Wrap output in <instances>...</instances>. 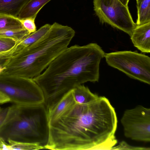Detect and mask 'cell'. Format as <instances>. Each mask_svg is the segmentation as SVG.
I'll return each mask as SVG.
<instances>
[{"mask_svg":"<svg viewBox=\"0 0 150 150\" xmlns=\"http://www.w3.org/2000/svg\"><path fill=\"white\" fill-rule=\"evenodd\" d=\"M115 109L109 100L99 96L86 104L76 103L49 122L45 149L58 150H110L117 142Z\"/></svg>","mask_w":150,"mask_h":150,"instance_id":"6da1fadb","label":"cell"},{"mask_svg":"<svg viewBox=\"0 0 150 150\" xmlns=\"http://www.w3.org/2000/svg\"><path fill=\"white\" fill-rule=\"evenodd\" d=\"M105 54L96 43L68 47L33 79L42 91L48 113L75 87L98 81L100 64Z\"/></svg>","mask_w":150,"mask_h":150,"instance_id":"7a4b0ae2","label":"cell"},{"mask_svg":"<svg viewBox=\"0 0 150 150\" xmlns=\"http://www.w3.org/2000/svg\"><path fill=\"white\" fill-rule=\"evenodd\" d=\"M75 34L71 27L54 23L38 40L14 54L0 75L37 77L68 47Z\"/></svg>","mask_w":150,"mask_h":150,"instance_id":"3957f363","label":"cell"},{"mask_svg":"<svg viewBox=\"0 0 150 150\" xmlns=\"http://www.w3.org/2000/svg\"><path fill=\"white\" fill-rule=\"evenodd\" d=\"M48 113L45 103L29 105L14 104L0 130V138L38 144L44 147L49 139Z\"/></svg>","mask_w":150,"mask_h":150,"instance_id":"277c9868","label":"cell"},{"mask_svg":"<svg viewBox=\"0 0 150 150\" xmlns=\"http://www.w3.org/2000/svg\"><path fill=\"white\" fill-rule=\"evenodd\" d=\"M0 91L15 104L29 105L45 103L42 91L33 79L0 75Z\"/></svg>","mask_w":150,"mask_h":150,"instance_id":"5b68a950","label":"cell"},{"mask_svg":"<svg viewBox=\"0 0 150 150\" xmlns=\"http://www.w3.org/2000/svg\"><path fill=\"white\" fill-rule=\"evenodd\" d=\"M104 57L109 66L132 78L150 84L149 56L136 51H122L105 53Z\"/></svg>","mask_w":150,"mask_h":150,"instance_id":"8992f818","label":"cell"},{"mask_svg":"<svg viewBox=\"0 0 150 150\" xmlns=\"http://www.w3.org/2000/svg\"><path fill=\"white\" fill-rule=\"evenodd\" d=\"M93 5L100 23L108 24L131 36L137 25L128 7L119 0H93Z\"/></svg>","mask_w":150,"mask_h":150,"instance_id":"52a82bcc","label":"cell"},{"mask_svg":"<svg viewBox=\"0 0 150 150\" xmlns=\"http://www.w3.org/2000/svg\"><path fill=\"white\" fill-rule=\"evenodd\" d=\"M124 134L135 141H150V109L142 105L125 110L121 120Z\"/></svg>","mask_w":150,"mask_h":150,"instance_id":"ba28073f","label":"cell"},{"mask_svg":"<svg viewBox=\"0 0 150 150\" xmlns=\"http://www.w3.org/2000/svg\"><path fill=\"white\" fill-rule=\"evenodd\" d=\"M130 37L137 49L142 52H150V22L137 25Z\"/></svg>","mask_w":150,"mask_h":150,"instance_id":"9c48e42d","label":"cell"},{"mask_svg":"<svg viewBox=\"0 0 150 150\" xmlns=\"http://www.w3.org/2000/svg\"><path fill=\"white\" fill-rule=\"evenodd\" d=\"M76 103L72 89L64 96L48 113L49 122L58 118Z\"/></svg>","mask_w":150,"mask_h":150,"instance_id":"30bf717a","label":"cell"},{"mask_svg":"<svg viewBox=\"0 0 150 150\" xmlns=\"http://www.w3.org/2000/svg\"><path fill=\"white\" fill-rule=\"evenodd\" d=\"M51 0H28L20 12L17 18L20 20L28 18L35 19L42 7Z\"/></svg>","mask_w":150,"mask_h":150,"instance_id":"8fae6325","label":"cell"},{"mask_svg":"<svg viewBox=\"0 0 150 150\" xmlns=\"http://www.w3.org/2000/svg\"><path fill=\"white\" fill-rule=\"evenodd\" d=\"M28 0H0V14L15 17Z\"/></svg>","mask_w":150,"mask_h":150,"instance_id":"7c38bea8","label":"cell"},{"mask_svg":"<svg viewBox=\"0 0 150 150\" xmlns=\"http://www.w3.org/2000/svg\"><path fill=\"white\" fill-rule=\"evenodd\" d=\"M73 96L76 103L86 104L96 99L99 96L92 93L83 85L78 86L72 89Z\"/></svg>","mask_w":150,"mask_h":150,"instance_id":"4fadbf2b","label":"cell"},{"mask_svg":"<svg viewBox=\"0 0 150 150\" xmlns=\"http://www.w3.org/2000/svg\"><path fill=\"white\" fill-rule=\"evenodd\" d=\"M137 3V18L136 25L150 22V0H139Z\"/></svg>","mask_w":150,"mask_h":150,"instance_id":"5bb4252c","label":"cell"},{"mask_svg":"<svg viewBox=\"0 0 150 150\" xmlns=\"http://www.w3.org/2000/svg\"><path fill=\"white\" fill-rule=\"evenodd\" d=\"M51 26V25L49 24L42 26L21 41L19 43L20 46L23 49L35 42L47 32Z\"/></svg>","mask_w":150,"mask_h":150,"instance_id":"9a60e30c","label":"cell"},{"mask_svg":"<svg viewBox=\"0 0 150 150\" xmlns=\"http://www.w3.org/2000/svg\"><path fill=\"white\" fill-rule=\"evenodd\" d=\"M24 28L17 17L0 14V30Z\"/></svg>","mask_w":150,"mask_h":150,"instance_id":"2e32d148","label":"cell"},{"mask_svg":"<svg viewBox=\"0 0 150 150\" xmlns=\"http://www.w3.org/2000/svg\"><path fill=\"white\" fill-rule=\"evenodd\" d=\"M6 150H35L45 149L38 144L8 139L7 141Z\"/></svg>","mask_w":150,"mask_h":150,"instance_id":"e0dca14e","label":"cell"},{"mask_svg":"<svg viewBox=\"0 0 150 150\" xmlns=\"http://www.w3.org/2000/svg\"><path fill=\"white\" fill-rule=\"evenodd\" d=\"M30 34L24 28L0 30V37L11 38L17 41L22 40Z\"/></svg>","mask_w":150,"mask_h":150,"instance_id":"ac0fdd59","label":"cell"},{"mask_svg":"<svg viewBox=\"0 0 150 150\" xmlns=\"http://www.w3.org/2000/svg\"><path fill=\"white\" fill-rule=\"evenodd\" d=\"M20 41L10 38L0 37V53L11 50Z\"/></svg>","mask_w":150,"mask_h":150,"instance_id":"d6986e66","label":"cell"},{"mask_svg":"<svg viewBox=\"0 0 150 150\" xmlns=\"http://www.w3.org/2000/svg\"><path fill=\"white\" fill-rule=\"evenodd\" d=\"M20 42L11 50L0 53V64H5L6 66L9 59L14 54L21 50V48L18 44Z\"/></svg>","mask_w":150,"mask_h":150,"instance_id":"ffe728a7","label":"cell"},{"mask_svg":"<svg viewBox=\"0 0 150 150\" xmlns=\"http://www.w3.org/2000/svg\"><path fill=\"white\" fill-rule=\"evenodd\" d=\"M35 19L32 18H28L20 20L24 28L30 34L34 32L37 30L35 22Z\"/></svg>","mask_w":150,"mask_h":150,"instance_id":"44dd1931","label":"cell"},{"mask_svg":"<svg viewBox=\"0 0 150 150\" xmlns=\"http://www.w3.org/2000/svg\"><path fill=\"white\" fill-rule=\"evenodd\" d=\"M111 150H150L149 148L135 146L129 145L125 141L121 142L117 146H114Z\"/></svg>","mask_w":150,"mask_h":150,"instance_id":"7402d4cb","label":"cell"},{"mask_svg":"<svg viewBox=\"0 0 150 150\" xmlns=\"http://www.w3.org/2000/svg\"><path fill=\"white\" fill-rule=\"evenodd\" d=\"M11 109V106L0 109V130L7 120Z\"/></svg>","mask_w":150,"mask_h":150,"instance_id":"603a6c76","label":"cell"},{"mask_svg":"<svg viewBox=\"0 0 150 150\" xmlns=\"http://www.w3.org/2000/svg\"><path fill=\"white\" fill-rule=\"evenodd\" d=\"M9 98L4 95V93L0 91V104H3L8 102H10Z\"/></svg>","mask_w":150,"mask_h":150,"instance_id":"cb8c5ba5","label":"cell"},{"mask_svg":"<svg viewBox=\"0 0 150 150\" xmlns=\"http://www.w3.org/2000/svg\"><path fill=\"white\" fill-rule=\"evenodd\" d=\"M123 5L128 7V4L129 0H119Z\"/></svg>","mask_w":150,"mask_h":150,"instance_id":"d4e9b609","label":"cell"},{"mask_svg":"<svg viewBox=\"0 0 150 150\" xmlns=\"http://www.w3.org/2000/svg\"><path fill=\"white\" fill-rule=\"evenodd\" d=\"M5 64H0V73H1L5 68Z\"/></svg>","mask_w":150,"mask_h":150,"instance_id":"484cf974","label":"cell"},{"mask_svg":"<svg viewBox=\"0 0 150 150\" xmlns=\"http://www.w3.org/2000/svg\"><path fill=\"white\" fill-rule=\"evenodd\" d=\"M136 0V1H137V2H138L139 0Z\"/></svg>","mask_w":150,"mask_h":150,"instance_id":"4316f807","label":"cell"},{"mask_svg":"<svg viewBox=\"0 0 150 150\" xmlns=\"http://www.w3.org/2000/svg\"><path fill=\"white\" fill-rule=\"evenodd\" d=\"M1 109L0 107V109Z\"/></svg>","mask_w":150,"mask_h":150,"instance_id":"83f0119b","label":"cell"}]
</instances>
